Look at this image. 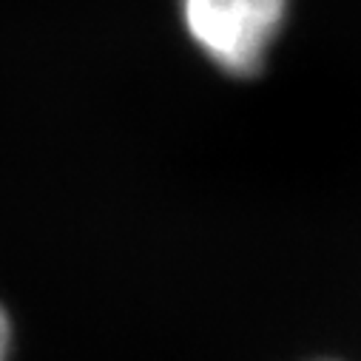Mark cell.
<instances>
[{
	"label": "cell",
	"instance_id": "cell-1",
	"mask_svg": "<svg viewBox=\"0 0 361 361\" xmlns=\"http://www.w3.org/2000/svg\"><path fill=\"white\" fill-rule=\"evenodd\" d=\"M290 0H179L194 49L228 77H256L288 23Z\"/></svg>",
	"mask_w": 361,
	"mask_h": 361
},
{
	"label": "cell",
	"instance_id": "cell-2",
	"mask_svg": "<svg viewBox=\"0 0 361 361\" xmlns=\"http://www.w3.org/2000/svg\"><path fill=\"white\" fill-rule=\"evenodd\" d=\"M9 353H12V322L9 313L0 307V361H9Z\"/></svg>",
	"mask_w": 361,
	"mask_h": 361
}]
</instances>
